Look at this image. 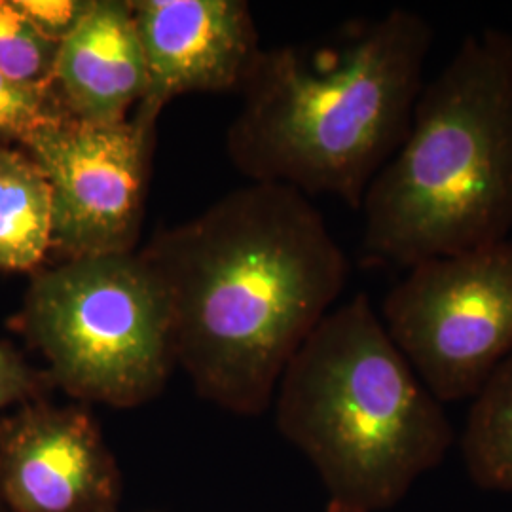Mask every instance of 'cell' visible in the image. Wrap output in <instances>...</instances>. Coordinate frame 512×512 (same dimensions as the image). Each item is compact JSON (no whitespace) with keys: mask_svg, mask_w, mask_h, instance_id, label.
Instances as JSON below:
<instances>
[{"mask_svg":"<svg viewBox=\"0 0 512 512\" xmlns=\"http://www.w3.org/2000/svg\"><path fill=\"white\" fill-rule=\"evenodd\" d=\"M171 304L175 359L196 393L260 416L296 351L348 285L349 262L311 198L283 184L228 192L141 251Z\"/></svg>","mask_w":512,"mask_h":512,"instance_id":"6da1fadb","label":"cell"},{"mask_svg":"<svg viewBox=\"0 0 512 512\" xmlns=\"http://www.w3.org/2000/svg\"><path fill=\"white\" fill-rule=\"evenodd\" d=\"M433 38L420 12L393 8L327 44L262 50L226 135L232 164L361 209L408 133Z\"/></svg>","mask_w":512,"mask_h":512,"instance_id":"7a4b0ae2","label":"cell"},{"mask_svg":"<svg viewBox=\"0 0 512 512\" xmlns=\"http://www.w3.org/2000/svg\"><path fill=\"white\" fill-rule=\"evenodd\" d=\"M361 211L366 258L404 270L511 238L512 33L461 40Z\"/></svg>","mask_w":512,"mask_h":512,"instance_id":"3957f363","label":"cell"},{"mask_svg":"<svg viewBox=\"0 0 512 512\" xmlns=\"http://www.w3.org/2000/svg\"><path fill=\"white\" fill-rule=\"evenodd\" d=\"M275 425L327 492L325 512H387L454 444L444 404L387 334L368 294L329 311L275 389Z\"/></svg>","mask_w":512,"mask_h":512,"instance_id":"277c9868","label":"cell"},{"mask_svg":"<svg viewBox=\"0 0 512 512\" xmlns=\"http://www.w3.org/2000/svg\"><path fill=\"white\" fill-rule=\"evenodd\" d=\"M16 330L76 403L137 408L177 366L171 304L141 251L67 258L38 270Z\"/></svg>","mask_w":512,"mask_h":512,"instance_id":"5b68a950","label":"cell"},{"mask_svg":"<svg viewBox=\"0 0 512 512\" xmlns=\"http://www.w3.org/2000/svg\"><path fill=\"white\" fill-rule=\"evenodd\" d=\"M380 317L440 403L473 399L512 353V236L410 266Z\"/></svg>","mask_w":512,"mask_h":512,"instance_id":"8992f818","label":"cell"},{"mask_svg":"<svg viewBox=\"0 0 512 512\" xmlns=\"http://www.w3.org/2000/svg\"><path fill=\"white\" fill-rule=\"evenodd\" d=\"M162 109L147 101L118 124L63 116L23 150L52 190V249L67 258L135 253Z\"/></svg>","mask_w":512,"mask_h":512,"instance_id":"52a82bcc","label":"cell"},{"mask_svg":"<svg viewBox=\"0 0 512 512\" xmlns=\"http://www.w3.org/2000/svg\"><path fill=\"white\" fill-rule=\"evenodd\" d=\"M122 473L88 404H23L0 418L8 512H118Z\"/></svg>","mask_w":512,"mask_h":512,"instance_id":"ba28073f","label":"cell"},{"mask_svg":"<svg viewBox=\"0 0 512 512\" xmlns=\"http://www.w3.org/2000/svg\"><path fill=\"white\" fill-rule=\"evenodd\" d=\"M131 12L147 59L143 101L158 109L184 93L241 92L262 54L243 0H131Z\"/></svg>","mask_w":512,"mask_h":512,"instance_id":"9c48e42d","label":"cell"},{"mask_svg":"<svg viewBox=\"0 0 512 512\" xmlns=\"http://www.w3.org/2000/svg\"><path fill=\"white\" fill-rule=\"evenodd\" d=\"M55 93L65 112L88 124H118L147 97L148 69L129 0H93L59 44Z\"/></svg>","mask_w":512,"mask_h":512,"instance_id":"30bf717a","label":"cell"},{"mask_svg":"<svg viewBox=\"0 0 512 512\" xmlns=\"http://www.w3.org/2000/svg\"><path fill=\"white\" fill-rule=\"evenodd\" d=\"M52 251V190L37 162L0 148V270L37 272Z\"/></svg>","mask_w":512,"mask_h":512,"instance_id":"8fae6325","label":"cell"},{"mask_svg":"<svg viewBox=\"0 0 512 512\" xmlns=\"http://www.w3.org/2000/svg\"><path fill=\"white\" fill-rule=\"evenodd\" d=\"M461 456L478 488L512 494V353L473 397Z\"/></svg>","mask_w":512,"mask_h":512,"instance_id":"7c38bea8","label":"cell"},{"mask_svg":"<svg viewBox=\"0 0 512 512\" xmlns=\"http://www.w3.org/2000/svg\"><path fill=\"white\" fill-rule=\"evenodd\" d=\"M59 44L40 35L14 0H0V73L50 86Z\"/></svg>","mask_w":512,"mask_h":512,"instance_id":"4fadbf2b","label":"cell"},{"mask_svg":"<svg viewBox=\"0 0 512 512\" xmlns=\"http://www.w3.org/2000/svg\"><path fill=\"white\" fill-rule=\"evenodd\" d=\"M69 116L54 86L19 82L0 73V148L25 143L38 129Z\"/></svg>","mask_w":512,"mask_h":512,"instance_id":"5bb4252c","label":"cell"},{"mask_svg":"<svg viewBox=\"0 0 512 512\" xmlns=\"http://www.w3.org/2000/svg\"><path fill=\"white\" fill-rule=\"evenodd\" d=\"M55 389L46 368L31 365L16 346L0 340V418L12 406L50 399Z\"/></svg>","mask_w":512,"mask_h":512,"instance_id":"9a60e30c","label":"cell"},{"mask_svg":"<svg viewBox=\"0 0 512 512\" xmlns=\"http://www.w3.org/2000/svg\"><path fill=\"white\" fill-rule=\"evenodd\" d=\"M38 33L55 44L73 35L92 10L93 0H14Z\"/></svg>","mask_w":512,"mask_h":512,"instance_id":"2e32d148","label":"cell"},{"mask_svg":"<svg viewBox=\"0 0 512 512\" xmlns=\"http://www.w3.org/2000/svg\"><path fill=\"white\" fill-rule=\"evenodd\" d=\"M0 512H8L4 509V505H2V503H0Z\"/></svg>","mask_w":512,"mask_h":512,"instance_id":"e0dca14e","label":"cell"}]
</instances>
